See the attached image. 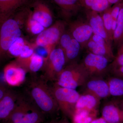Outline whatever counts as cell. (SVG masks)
Returning <instances> with one entry per match:
<instances>
[{"instance_id":"cell-1","label":"cell","mask_w":123,"mask_h":123,"mask_svg":"<svg viewBox=\"0 0 123 123\" xmlns=\"http://www.w3.org/2000/svg\"><path fill=\"white\" fill-rule=\"evenodd\" d=\"M28 85L31 99L44 115H53L59 110L50 87L41 77L33 76Z\"/></svg>"},{"instance_id":"cell-2","label":"cell","mask_w":123,"mask_h":123,"mask_svg":"<svg viewBox=\"0 0 123 123\" xmlns=\"http://www.w3.org/2000/svg\"><path fill=\"white\" fill-rule=\"evenodd\" d=\"M89 78V75L81 64L76 62L66 65L55 84L62 87L76 89L83 86Z\"/></svg>"},{"instance_id":"cell-3","label":"cell","mask_w":123,"mask_h":123,"mask_svg":"<svg viewBox=\"0 0 123 123\" xmlns=\"http://www.w3.org/2000/svg\"><path fill=\"white\" fill-rule=\"evenodd\" d=\"M67 22L65 20H57L37 35L35 42L32 44L35 49L38 47L44 48L48 56L58 44L62 35L67 29Z\"/></svg>"},{"instance_id":"cell-4","label":"cell","mask_w":123,"mask_h":123,"mask_svg":"<svg viewBox=\"0 0 123 123\" xmlns=\"http://www.w3.org/2000/svg\"><path fill=\"white\" fill-rule=\"evenodd\" d=\"M50 87L59 109L64 116L72 120L80 94L76 89L62 87L55 84Z\"/></svg>"},{"instance_id":"cell-5","label":"cell","mask_w":123,"mask_h":123,"mask_svg":"<svg viewBox=\"0 0 123 123\" xmlns=\"http://www.w3.org/2000/svg\"><path fill=\"white\" fill-rule=\"evenodd\" d=\"M21 35V26L14 17L0 25V63L8 54L13 42Z\"/></svg>"},{"instance_id":"cell-6","label":"cell","mask_w":123,"mask_h":123,"mask_svg":"<svg viewBox=\"0 0 123 123\" xmlns=\"http://www.w3.org/2000/svg\"><path fill=\"white\" fill-rule=\"evenodd\" d=\"M66 65L63 51L60 47L55 48L46 59L41 77L45 81H55Z\"/></svg>"},{"instance_id":"cell-7","label":"cell","mask_w":123,"mask_h":123,"mask_svg":"<svg viewBox=\"0 0 123 123\" xmlns=\"http://www.w3.org/2000/svg\"><path fill=\"white\" fill-rule=\"evenodd\" d=\"M110 61L103 56L88 52L81 63L91 78H103L110 69Z\"/></svg>"},{"instance_id":"cell-8","label":"cell","mask_w":123,"mask_h":123,"mask_svg":"<svg viewBox=\"0 0 123 123\" xmlns=\"http://www.w3.org/2000/svg\"><path fill=\"white\" fill-rule=\"evenodd\" d=\"M67 22V29L71 35L84 49L93 34L92 28L86 17L73 18Z\"/></svg>"},{"instance_id":"cell-9","label":"cell","mask_w":123,"mask_h":123,"mask_svg":"<svg viewBox=\"0 0 123 123\" xmlns=\"http://www.w3.org/2000/svg\"><path fill=\"white\" fill-rule=\"evenodd\" d=\"M31 4L32 17L45 29L53 24V14L48 4L43 0H34Z\"/></svg>"},{"instance_id":"cell-10","label":"cell","mask_w":123,"mask_h":123,"mask_svg":"<svg viewBox=\"0 0 123 123\" xmlns=\"http://www.w3.org/2000/svg\"><path fill=\"white\" fill-rule=\"evenodd\" d=\"M81 87L82 94L91 95L100 100L111 95L107 80L103 78H89Z\"/></svg>"},{"instance_id":"cell-11","label":"cell","mask_w":123,"mask_h":123,"mask_svg":"<svg viewBox=\"0 0 123 123\" xmlns=\"http://www.w3.org/2000/svg\"><path fill=\"white\" fill-rule=\"evenodd\" d=\"M26 71L15 61L7 64L4 69V79L6 84L12 87L20 86L26 80Z\"/></svg>"},{"instance_id":"cell-12","label":"cell","mask_w":123,"mask_h":123,"mask_svg":"<svg viewBox=\"0 0 123 123\" xmlns=\"http://www.w3.org/2000/svg\"><path fill=\"white\" fill-rule=\"evenodd\" d=\"M66 22L72 19L84 9L82 0H51Z\"/></svg>"},{"instance_id":"cell-13","label":"cell","mask_w":123,"mask_h":123,"mask_svg":"<svg viewBox=\"0 0 123 123\" xmlns=\"http://www.w3.org/2000/svg\"><path fill=\"white\" fill-rule=\"evenodd\" d=\"M31 0H0V25L13 17L15 14L25 7Z\"/></svg>"},{"instance_id":"cell-14","label":"cell","mask_w":123,"mask_h":123,"mask_svg":"<svg viewBox=\"0 0 123 123\" xmlns=\"http://www.w3.org/2000/svg\"><path fill=\"white\" fill-rule=\"evenodd\" d=\"M85 17L93 31V34L100 36L112 47V43L110 40L104 27L103 21L100 14L90 10L84 9Z\"/></svg>"},{"instance_id":"cell-15","label":"cell","mask_w":123,"mask_h":123,"mask_svg":"<svg viewBox=\"0 0 123 123\" xmlns=\"http://www.w3.org/2000/svg\"><path fill=\"white\" fill-rule=\"evenodd\" d=\"M33 103L32 101L27 100L18 94L15 108L5 122L6 123H23L24 117L31 110Z\"/></svg>"},{"instance_id":"cell-16","label":"cell","mask_w":123,"mask_h":123,"mask_svg":"<svg viewBox=\"0 0 123 123\" xmlns=\"http://www.w3.org/2000/svg\"><path fill=\"white\" fill-rule=\"evenodd\" d=\"M15 61L26 71L31 74H35L43 69L46 58L37 53H34L29 57L16 58Z\"/></svg>"},{"instance_id":"cell-17","label":"cell","mask_w":123,"mask_h":123,"mask_svg":"<svg viewBox=\"0 0 123 123\" xmlns=\"http://www.w3.org/2000/svg\"><path fill=\"white\" fill-rule=\"evenodd\" d=\"M18 94L8 89L0 100V121H5L13 111L16 105Z\"/></svg>"},{"instance_id":"cell-18","label":"cell","mask_w":123,"mask_h":123,"mask_svg":"<svg viewBox=\"0 0 123 123\" xmlns=\"http://www.w3.org/2000/svg\"><path fill=\"white\" fill-rule=\"evenodd\" d=\"M102 117L108 123H123V111L113 103H106L102 109Z\"/></svg>"},{"instance_id":"cell-19","label":"cell","mask_w":123,"mask_h":123,"mask_svg":"<svg viewBox=\"0 0 123 123\" xmlns=\"http://www.w3.org/2000/svg\"><path fill=\"white\" fill-rule=\"evenodd\" d=\"M100 101V99L91 95L87 94H80L76 104V111L85 110L97 113Z\"/></svg>"},{"instance_id":"cell-20","label":"cell","mask_w":123,"mask_h":123,"mask_svg":"<svg viewBox=\"0 0 123 123\" xmlns=\"http://www.w3.org/2000/svg\"><path fill=\"white\" fill-rule=\"evenodd\" d=\"M84 49H86L88 52L105 56L111 61H112L115 59V56L112 51V47L108 45L98 44L90 39Z\"/></svg>"},{"instance_id":"cell-21","label":"cell","mask_w":123,"mask_h":123,"mask_svg":"<svg viewBox=\"0 0 123 123\" xmlns=\"http://www.w3.org/2000/svg\"><path fill=\"white\" fill-rule=\"evenodd\" d=\"M82 49L79 42L73 37L68 46L63 50L66 59V65L77 62V60Z\"/></svg>"},{"instance_id":"cell-22","label":"cell","mask_w":123,"mask_h":123,"mask_svg":"<svg viewBox=\"0 0 123 123\" xmlns=\"http://www.w3.org/2000/svg\"><path fill=\"white\" fill-rule=\"evenodd\" d=\"M84 9L101 13L111 7L107 0H82Z\"/></svg>"},{"instance_id":"cell-23","label":"cell","mask_w":123,"mask_h":123,"mask_svg":"<svg viewBox=\"0 0 123 123\" xmlns=\"http://www.w3.org/2000/svg\"><path fill=\"white\" fill-rule=\"evenodd\" d=\"M45 115L34 103L31 110L24 117L23 123H42L44 121Z\"/></svg>"},{"instance_id":"cell-24","label":"cell","mask_w":123,"mask_h":123,"mask_svg":"<svg viewBox=\"0 0 123 123\" xmlns=\"http://www.w3.org/2000/svg\"><path fill=\"white\" fill-rule=\"evenodd\" d=\"M110 95L114 97L123 96V78L115 77L107 80Z\"/></svg>"},{"instance_id":"cell-25","label":"cell","mask_w":123,"mask_h":123,"mask_svg":"<svg viewBox=\"0 0 123 123\" xmlns=\"http://www.w3.org/2000/svg\"><path fill=\"white\" fill-rule=\"evenodd\" d=\"M97 114L86 110H77L71 120L72 123H90L95 118Z\"/></svg>"},{"instance_id":"cell-26","label":"cell","mask_w":123,"mask_h":123,"mask_svg":"<svg viewBox=\"0 0 123 123\" xmlns=\"http://www.w3.org/2000/svg\"><path fill=\"white\" fill-rule=\"evenodd\" d=\"M123 39V0L119 12L117 25L113 36V43L117 46Z\"/></svg>"},{"instance_id":"cell-27","label":"cell","mask_w":123,"mask_h":123,"mask_svg":"<svg viewBox=\"0 0 123 123\" xmlns=\"http://www.w3.org/2000/svg\"><path fill=\"white\" fill-rule=\"evenodd\" d=\"M28 43L22 37L18 38L10 48L9 53L16 58L19 57Z\"/></svg>"},{"instance_id":"cell-28","label":"cell","mask_w":123,"mask_h":123,"mask_svg":"<svg viewBox=\"0 0 123 123\" xmlns=\"http://www.w3.org/2000/svg\"><path fill=\"white\" fill-rule=\"evenodd\" d=\"M111 7L99 14L102 18L106 32L110 40L113 43V33L112 31V19L111 14Z\"/></svg>"},{"instance_id":"cell-29","label":"cell","mask_w":123,"mask_h":123,"mask_svg":"<svg viewBox=\"0 0 123 123\" xmlns=\"http://www.w3.org/2000/svg\"><path fill=\"white\" fill-rule=\"evenodd\" d=\"M117 48L116 55L110 64V69L111 70L123 65V39L117 46Z\"/></svg>"},{"instance_id":"cell-30","label":"cell","mask_w":123,"mask_h":123,"mask_svg":"<svg viewBox=\"0 0 123 123\" xmlns=\"http://www.w3.org/2000/svg\"><path fill=\"white\" fill-rule=\"evenodd\" d=\"M123 1H122L113 5V6L111 7V14L112 19V31L113 34L116 29L118 16Z\"/></svg>"},{"instance_id":"cell-31","label":"cell","mask_w":123,"mask_h":123,"mask_svg":"<svg viewBox=\"0 0 123 123\" xmlns=\"http://www.w3.org/2000/svg\"><path fill=\"white\" fill-rule=\"evenodd\" d=\"M115 76L123 78V65L111 70Z\"/></svg>"},{"instance_id":"cell-32","label":"cell","mask_w":123,"mask_h":123,"mask_svg":"<svg viewBox=\"0 0 123 123\" xmlns=\"http://www.w3.org/2000/svg\"><path fill=\"white\" fill-rule=\"evenodd\" d=\"M8 90V89L4 85L0 83V100L4 97Z\"/></svg>"},{"instance_id":"cell-33","label":"cell","mask_w":123,"mask_h":123,"mask_svg":"<svg viewBox=\"0 0 123 123\" xmlns=\"http://www.w3.org/2000/svg\"><path fill=\"white\" fill-rule=\"evenodd\" d=\"M90 123H108L102 117L95 118L92 120Z\"/></svg>"},{"instance_id":"cell-34","label":"cell","mask_w":123,"mask_h":123,"mask_svg":"<svg viewBox=\"0 0 123 123\" xmlns=\"http://www.w3.org/2000/svg\"><path fill=\"white\" fill-rule=\"evenodd\" d=\"M67 118V117L64 116L63 118L60 121H56V123H69Z\"/></svg>"},{"instance_id":"cell-35","label":"cell","mask_w":123,"mask_h":123,"mask_svg":"<svg viewBox=\"0 0 123 123\" xmlns=\"http://www.w3.org/2000/svg\"><path fill=\"white\" fill-rule=\"evenodd\" d=\"M109 2V3L111 5H114L118 2H120V1H123V0H107Z\"/></svg>"},{"instance_id":"cell-36","label":"cell","mask_w":123,"mask_h":123,"mask_svg":"<svg viewBox=\"0 0 123 123\" xmlns=\"http://www.w3.org/2000/svg\"><path fill=\"white\" fill-rule=\"evenodd\" d=\"M120 108H121V110H123V100L122 101V102H121V105L120 107Z\"/></svg>"},{"instance_id":"cell-37","label":"cell","mask_w":123,"mask_h":123,"mask_svg":"<svg viewBox=\"0 0 123 123\" xmlns=\"http://www.w3.org/2000/svg\"><path fill=\"white\" fill-rule=\"evenodd\" d=\"M56 121H51V122H49V123H56Z\"/></svg>"}]
</instances>
